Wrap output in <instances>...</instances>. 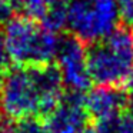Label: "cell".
I'll return each instance as SVG.
<instances>
[{"instance_id":"cell-1","label":"cell","mask_w":133,"mask_h":133,"mask_svg":"<svg viewBox=\"0 0 133 133\" xmlns=\"http://www.w3.org/2000/svg\"><path fill=\"white\" fill-rule=\"evenodd\" d=\"M87 69L96 86L124 87L133 70V33L119 24L110 35L87 44Z\"/></svg>"},{"instance_id":"cell-2","label":"cell","mask_w":133,"mask_h":133,"mask_svg":"<svg viewBox=\"0 0 133 133\" xmlns=\"http://www.w3.org/2000/svg\"><path fill=\"white\" fill-rule=\"evenodd\" d=\"M3 37L12 62L19 66L50 63L56 59L57 35L37 22L15 16L4 23Z\"/></svg>"},{"instance_id":"cell-3","label":"cell","mask_w":133,"mask_h":133,"mask_svg":"<svg viewBox=\"0 0 133 133\" xmlns=\"http://www.w3.org/2000/svg\"><path fill=\"white\" fill-rule=\"evenodd\" d=\"M120 24L119 0H70L69 33L90 44L104 39Z\"/></svg>"},{"instance_id":"cell-4","label":"cell","mask_w":133,"mask_h":133,"mask_svg":"<svg viewBox=\"0 0 133 133\" xmlns=\"http://www.w3.org/2000/svg\"><path fill=\"white\" fill-rule=\"evenodd\" d=\"M39 95L26 66H19L7 72L3 89L0 92V110L10 120L37 116Z\"/></svg>"},{"instance_id":"cell-5","label":"cell","mask_w":133,"mask_h":133,"mask_svg":"<svg viewBox=\"0 0 133 133\" xmlns=\"http://www.w3.org/2000/svg\"><path fill=\"white\" fill-rule=\"evenodd\" d=\"M86 47L87 44L72 33L59 37L56 63L62 72L66 89L87 92L92 86V79L87 69Z\"/></svg>"},{"instance_id":"cell-6","label":"cell","mask_w":133,"mask_h":133,"mask_svg":"<svg viewBox=\"0 0 133 133\" xmlns=\"http://www.w3.org/2000/svg\"><path fill=\"white\" fill-rule=\"evenodd\" d=\"M86 95L80 90H64L60 104L44 119L49 133H79L89 124L90 116L84 107Z\"/></svg>"},{"instance_id":"cell-7","label":"cell","mask_w":133,"mask_h":133,"mask_svg":"<svg viewBox=\"0 0 133 133\" xmlns=\"http://www.w3.org/2000/svg\"><path fill=\"white\" fill-rule=\"evenodd\" d=\"M127 95L129 92L124 87L97 86L87 92L84 107L95 122L120 116L126 110Z\"/></svg>"},{"instance_id":"cell-8","label":"cell","mask_w":133,"mask_h":133,"mask_svg":"<svg viewBox=\"0 0 133 133\" xmlns=\"http://www.w3.org/2000/svg\"><path fill=\"white\" fill-rule=\"evenodd\" d=\"M9 2L16 16L30 19L37 23L43 22L49 10V4L46 0H9Z\"/></svg>"},{"instance_id":"cell-9","label":"cell","mask_w":133,"mask_h":133,"mask_svg":"<svg viewBox=\"0 0 133 133\" xmlns=\"http://www.w3.org/2000/svg\"><path fill=\"white\" fill-rule=\"evenodd\" d=\"M13 133H49L44 119L39 116H27L12 124Z\"/></svg>"},{"instance_id":"cell-10","label":"cell","mask_w":133,"mask_h":133,"mask_svg":"<svg viewBox=\"0 0 133 133\" xmlns=\"http://www.w3.org/2000/svg\"><path fill=\"white\" fill-rule=\"evenodd\" d=\"M120 22L124 26H133V0H119Z\"/></svg>"},{"instance_id":"cell-11","label":"cell","mask_w":133,"mask_h":133,"mask_svg":"<svg viewBox=\"0 0 133 133\" xmlns=\"http://www.w3.org/2000/svg\"><path fill=\"white\" fill-rule=\"evenodd\" d=\"M10 62H12V59H10L9 50H7V46H6V42H4L3 33H0V67L9 70Z\"/></svg>"},{"instance_id":"cell-12","label":"cell","mask_w":133,"mask_h":133,"mask_svg":"<svg viewBox=\"0 0 133 133\" xmlns=\"http://www.w3.org/2000/svg\"><path fill=\"white\" fill-rule=\"evenodd\" d=\"M117 133H133V116L129 113H123L119 122Z\"/></svg>"},{"instance_id":"cell-13","label":"cell","mask_w":133,"mask_h":133,"mask_svg":"<svg viewBox=\"0 0 133 133\" xmlns=\"http://www.w3.org/2000/svg\"><path fill=\"white\" fill-rule=\"evenodd\" d=\"M13 9L9 0H0V23H6L13 17Z\"/></svg>"},{"instance_id":"cell-14","label":"cell","mask_w":133,"mask_h":133,"mask_svg":"<svg viewBox=\"0 0 133 133\" xmlns=\"http://www.w3.org/2000/svg\"><path fill=\"white\" fill-rule=\"evenodd\" d=\"M126 113L133 116V90H129L127 95V104H126Z\"/></svg>"},{"instance_id":"cell-15","label":"cell","mask_w":133,"mask_h":133,"mask_svg":"<svg viewBox=\"0 0 133 133\" xmlns=\"http://www.w3.org/2000/svg\"><path fill=\"white\" fill-rule=\"evenodd\" d=\"M79 133H100V132H99V129L95 124H87V126H84Z\"/></svg>"},{"instance_id":"cell-16","label":"cell","mask_w":133,"mask_h":133,"mask_svg":"<svg viewBox=\"0 0 133 133\" xmlns=\"http://www.w3.org/2000/svg\"><path fill=\"white\" fill-rule=\"evenodd\" d=\"M9 70L0 67V92H2V89H3V84H4V80H6V76H7V72H9Z\"/></svg>"}]
</instances>
